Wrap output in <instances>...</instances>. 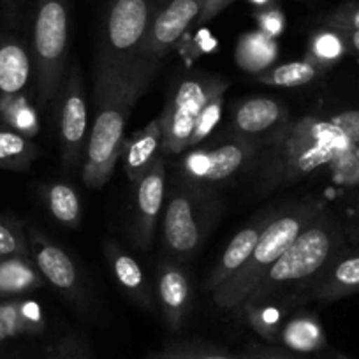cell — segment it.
<instances>
[{
  "label": "cell",
  "mask_w": 359,
  "mask_h": 359,
  "mask_svg": "<svg viewBox=\"0 0 359 359\" xmlns=\"http://www.w3.org/2000/svg\"><path fill=\"white\" fill-rule=\"evenodd\" d=\"M158 65L161 62L144 58H136L123 67L95 65V118L81 168V180L88 189H101L111 178L122 157L130 113L154 81Z\"/></svg>",
  "instance_id": "6da1fadb"
},
{
  "label": "cell",
  "mask_w": 359,
  "mask_h": 359,
  "mask_svg": "<svg viewBox=\"0 0 359 359\" xmlns=\"http://www.w3.org/2000/svg\"><path fill=\"white\" fill-rule=\"evenodd\" d=\"M340 252H344V231L337 217L323 210L262 273L240 310L269 303L280 305L292 294H305Z\"/></svg>",
  "instance_id": "7a4b0ae2"
},
{
  "label": "cell",
  "mask_w": 359,
  "mask_h": 359,
  "mask_svg": "<svg viewBox=\"0 0 359 359\" xmlns=\"http://www.w3.org/2000/svg\"><path fill=\"white\" fill-rule=\"evenodd\" d=\"M323 210L320 201L306 199V201L294 203L287 208L273 212L248 261L229 280L224 282L219 289L212 292L215 305L222 312H238L247 302L262 273L294 243L302 231Z\"/></svg>",
  "instance_id": "3957f363"
},
{
  "label": "cell",
  "mask_w": 359,
  "mask_h": 359,
  "mask_svg": "<svg viewBox=\"0 0 359 359\" xmlns=\"http://www.w3.org/2000/svg\"><path fill=\"white\" fill-rule=\"evenodd\" d=\"M348 144L333 122L303 118L273 137L261 176L269 187L294 182L333 162Z\"/></svg>",
  "instance_id": "277c9868"
},
{
  "label": "cell",
  "mask_w": 359,
  "mask_h": 359,
  "mask_svg": "<svg viewBox=\"0 0 359 359\" xmlns=\"http://www.w3.org/2000/svg\"><path fill=\"white\" fill-rule=\"evenodd\" d=\"M69 9V0H36L32 71L41 111H48L51 104H57L67 72Z\"/></svg>",
  "instance_id": "5b68a950"
},
{
  "label": "cell",
  "mask_w": 359,
  "mask_h": 359,
  "mask_svg": "<svg viewBox=\"0 0 359 359\" xmlns=\"http://www.w3.org/2000/svg\"><path fill=\"white\" fill-rule=\"evenodd\" d=\"M220 199L210 189L182 182L169 196L162 219V238L168 254L187 259L201 248L220 215Z\"/></svg>",
  "instance_id": "8992f818"
},
{
  "label": "cell",
  "mask_w": 359,
  "mask_h": 359,
  "mask_svg": "<svg viewBox=\"0 0 359 359\" xmlns=\"http://www.w3.org/2000/svg\"><path fill=\"white\" fill-rule=\"evenodd\" d=\"M227 88V79L205 74L187 76L176 83L164 109L157 116L162 130V155L189 150L198 116L213 97L226 94Z\"/></svg>",
  "instance_id": "52a82bcc"
},
{
  "label": "cell",
  "mask_w": 359,
  "mask_h": 359,
  "mask_svg": "<svg viewBox=\"0 0 359 359\" xmlns=\"http://www.w3.org/2000/svg\"><path fill=\"white\" fill-rule=\"evenodd\" d=\"M151 0H109L101 27L95 65L123 67L140 55L151 16Z\"/></svg>",
  "instance_id": "ba28073f"
},
{
  "label": "cell",
  "mask_w": 359,
  "mask_h": 359,
  "mask_svg": "<svg viewBox=\"0 0 359 359\" xmlns=\"http://www.w3.org/2000/svg\"><path fill=\"white\" fill-rule=\"evenodd\" d=\"M58 136H60L62 168L72 172L85 162L86 141H88V111H86L85 81L81 67L71 62L62 83L57 101Z\"/></svg>",
  "instance_id": "9c48e42d"
},
{
  "label": "cell",
  "mask_w": 359,
  "mask_h": 359,
  "mask_svg": "<svg viewBox=\"0 0 359 359\" xmlns=\"http://www.w3.org/2000/svg\"><path fill=\"white\" fill-rule=\"evenodd\" d=\"M259 143L234 136L213 148L194 150L182 162L184 182L198 187H219L250 168L257 157Z\"/></svg>",
  "instance_id": "30bf717a"
},
{
  "label": "cell",
  "mask_w": 359,
  "mask_h": 359,
  "mask_svg": "<svg viewBox=\"0 0 359 359\" xmlns=\"http://www.w3.org/2000/svg\"><path fill=\"white\" fill-rule=\"evenodd\" d=\"M205 8V0H162L155 6L147 37L137 58L161 62L189 27L198 22Z\"/></svg>",
  "instance_id": "8fae6325"
},
{
  "label": "cell",
  "mask_w": 359,
  "mask_h": 359,
  "mask_svg": "<svg viewBox=\"0 0 359 359\" xmlns=\"http://www.w3.org/2000/svg\"><path fill=\"white\" fill-rule=\"evenodd\" d=\"M27 236H29L30 257L34 259L44 280L50 282L65 299L78 305L79 309L86 306L88 294L71 255L34 227H30Z\"/></svg>",
  "instance_id": "7c38bea8"
},
{
  "label": "cell",
  "mask_w": 359,
  "mask_h": 359,
  "mask_svg": "<svg viewBox=\"0 0 359 359\" xmlns=\"http://www.w3.org/2000/svg\"><path fill=\"white\" fill-rule=\"evenodd\" d=\"M165 162L164 155L154 162L150 169L136 184V205H134L133 240L141 250H148L154 241L158 217L164 205Z\"/></svg>",
  "instance_id": "4fadbf2b"
},
{
  "label": "cell",
  "mask_w": 359,
  "mask_h": 359,
  "mask_svg": "<svg viewBox=\"0 0 359 359\" xmlns=\"http://www.w3.org/2000/svg\"><path fill=\"white\" fill-rule=\"evenodd\" d=\"M289 120V111L280 101L269 97H248L238 102L233 113V129L236 136L250 140L268 134L280 133Z\"/></svg>",
  "instance_id": "5bb4252c"
},
{
  "label": "cell",
  "mask_w": 359,
  "mask_h": 359,
  "mask_svg": "<svg viewBox=\"0 0 359 359\" xmlns=\"http://www.w3.org/2000/svg\"><path fill=\"white\" fill-rule=\"evenodd\" d=\"M157 299L165 324L171 330L184 326L192 302L191 282L184 266L175 261L162 262L157 275Z\"/></svg>",
  "instance_id": "9a60e30c"
},
{
  "label": "cell",
  "mask_w": 359,
  "mask_h": 359,
  "mask_svg": "<svg viewBox=\"0 0 359 359\" xmlns=\"http://www.w3.org/2000/svg\"><path fill=\"white\" fill-rule=\"evenodd\" d=\"M273 212H266L264 215L257 217L255 220H252L248 226H245L243 229L238 231L233 236V240L229 241V245L226 247V250L222 252V255L217 261L215 268L210 273L208 280H206L205 289L208 292H213L215 289H219L224 282L229 280L238 269L248 261V257L254 252L255 245H257L259 236L264 231V227L268 226L269 219H271Z\"/></svg>",
  "instance_id": "2e32d148"
},
{
  "label": "cell",
  "mask_w": 359,
  "mask_h": 359,
  "mask_svg": "<svg viewBox=\"0 0 359 359\" xmlns=\"http://www.w3.org/2000/svg\"><path fill=\"white\" fill-rule=\"evenodd\" d=\"M359 292V250L340 252L305 292L317 302H337Z\"/></svg>",
  "instance_id": "e0dca14e"
},
{
  "label": "cell",
  "mask_w": 359,
  "mask_h": 359,
  "mask_svg": "<svg viewBox=\"0 0 359 359\" xmlns=\"http://www.w3.org/2000/svg\"><path fill=\"white\" fill-rule=\"evenodd\" d=\"M104 257L126 294L141 309L155 310L154 291H151L150 284L144 277L140 262L133 255L127 254L126 250H122V247L116 241L111 240L104 243Z\"/></svg>",
  "instance_id": "ac0fdd59"
},
{
  "label": "cell",
  "mask_w": 359,
  "mask_h": 359,
  "mask_svg": "<svg viewBox=\"0 0 359 359\" xmlns=\"http://www.w3.org/2000/svg\"><path fill=\"white\" fill-rule=\"evenodd\" d=\"M162 155V130L158 118L148 123L140 133L127 137L123 144V151L120 161H123L127 176L134 185L141 180V176L154 165Z\"/></svg>",
  "instance_id": "d6986e66"
},
{
  "label": "cell",
  "mask_w": 359,
  "mask_h": 359,
  "mask_svg": "<svg viewBox=\"0 0 359 359\" xmlns=\"http://www.w3.org/2000/svg\"><path fill=\"white\" fill-rule=\"evenodd\" d=\"M32 72V58L20 41L0 36V95H18Z\"/></svg>",
  "instance_id": "ffe728a7"
},
{
  "label": "cell",
  "mask_w": 359,
  "mask_h": 359,
  "mask_svg": "<svg viewBox=\"0 0 359 359\" xmlns=\"http://www.w3.org/2000/svg\"><path fill=\"white\" fill-rule=\"evenodd\" d=\"M44 285V278L30 255L0 259V299H15Z\"/></svg>",
  "instance_id": "44dd1931"
},
{
  "label": "cell",
  "mask_w": 359,
  "mask_h": 359,
  "mask_svg": "<svg viewBox=\"0 0 359 359\" xmlns=\"http://www.w3.org/2000/svg\"><path fill=\"white\" fill-rule=\"evenodd\" d=\"M44 330V317L36 302L15 298L0 302V344Z\"/></svg>",
  "instance_id": "7402d4cb"
},
{
  "label": "cell",
  "mask_w": 359,
  "mask_h": 359,
  "mask_svg": "<svg viewBox=\"0 0 359 359\" xmlns=\"http://www.w3.org/2000/svg\"><path fill=\"white\" fill-rule=\"evenodd\" d=\"M277 55V39L266 36L261 30L243 34L234 48V60H236L238 67L243 69L245 72H252V74H259V72H264L266 69L273 67Z\"/></svg>",
  "instance_id": "603a6c76"
},
{
  "label": "cell",
  "mask_w": 359,
  "mask_h": 359,
  "mask_svg": "<svg viewBox=\"0 0 359 359\" xmlns=\"http://www.w3.org/2000/svg\"><path fill=\"white\" fill-rule=\"evenodd\" d=\"M41 157V148L30 137L0 127V169L27 171Z\"/></svg>",
  "instance_id": "cb8c5ba5"
},
{
  "label": "cell",
  "mask_w": 359,
  "mask_h": 359,
  "mask_svg": "<svg viewBox=\"0 0 359 359\" xmlns=\"http://www.w3.org/2000/svg\"><path fill=\"white\" fill-rule=\"evenodd\" d=\"M323 67L312 62L310 58L298 62H289V64L275 65V67L266 69L264 72H259L257 81L269 86H284V88H294L312 83L320 74Z\"/></svg>",
  "instance_id": "d4e9b609"
},
{
  "label": "cell",
  "mask_w": 359,
  "mask_h": 359,
  "mask_svg": "<svg viewBox=\"0 0 359 359\" xmlns=\"http://www.w3.org/2000/svg\"><path fill=\"white\" fill-rule=\"evenodd\" d=\"M44 201L51 215L67 227H78L81 220V203L69 184H51L44 191Z\"/></svg>",
  "instance_id": "484cf974"
},
{
  "label": "cell",
  "mask_w": 359,
  "mask_h": 359,
  "mask_svg": "<svg viewBox=\"0 0 359 359\" xmlns=\"http://www.w3.org/2000/svg\"><path fill=\"white\" fill-rule=\"evenodd\" d=\"M0 118L4 120L8 129L16 130L23 136L30 137L39 130L37 113L32 106L23 99V95H0Z\"/></svg>",
  "instance_id": "4316f807"
},
{
  "label": "cell",
  "mask_w": 359,
  "mask_h": 359,
  "mask_svg": "<svg viewBox=\"0 0 359 359\" xmlns=\"http://www.w3.org/2000/svg\"><path fill=\"white\" fill-rule=\"evenodd\" d=\"M280 337L289 348L299 352L319 351L324 345L323 327L312 317H296L289 320Z\"/></svg>",
  "instance_id": "83f0119b"
},
{
  "label": "cell",
  "mask_w": 359,
  "mask_h": 359,
  "mask_svg": "<svg viewBox=\"0 0 359 359\" xmlns=\"http://www.w3.org/2000/svg\"><path fill=\"white\" fill-rule=\"evenodd\" d=\"M345 51H347V44H345V39L341 37V34L338 30L327 29L320 30V32H317L313 36L306 58H310L317 65L326 69L331 67L334 62L340 60L345 55Z\"/></svg>",
  "instance_id": "f1b7e54d"
},
{
  "label": "cell",
  "mask_w": 359,
  "mask_h": 359,
  "mask_svg": "<svg viewBox=\"0 0 359 359\" xmlns=\"http://www.w3.org/2000/svg\"><path fill=\"white\" fill-rule=\"evenodd\" d=\"M30 255L29 236L22 222L0 215V259Z\"/></svg>",
  "instance_id": "f546056e"
},
{
  "label": "cell",
  "mask_w": 359,
  "mask_h": 359,
  "mask_svg": "<svg viewBox=\"0 0 359 359\" xmlns=\"http://www.w3.org/2000/svg\"><path fill=\"white\" fill-rule=\"evenodd\" d=\"M151 359H238L217 348L194 344L168 345L161 352L151 355Z\"/></svg>",
  "instance_id": "4dcf8cb0"
},
{
  "label": "cell",
  "mask_w": 359,
  "mask_h": 359,
  "mask_svg": "<svg viewBox=\"0 0 359 359\" xmlns=\"http://www.w3.org/2000/svg\"><path fill=\"white\" fill-rule=\"evenodd\" d=\"M222 108H224V94L213 97L212 101L205 106V109L201 111V115L198 116V122H196L194 130H192L189 148H192L194 144L201 143L205 137H208L210 134H212V130L215 129V126L219 123L220 115H222Z\"/></svg>",
  "instance_id": "1f68e13d"
},
{
  "label": "cell",
  "mask_w": 359,
  "mask_h": 359,
  "mask_svg": "<svg viewBox=\"0 0 359 359\" xmlns=\"http://www.w3.org/2000/svg\"><path fill=\"white\" fill-rule=\"evenodd\" d=\"M324 23L327 29L338 30V32H359V2L334 9L331 15L324 18Z\"/></svg>",
  "instance_id": "d6a6232c"
},
{
  "label": "cell",
  "mask_w": 359,
  "mask_h": 359,
  "mask_svg": "<svg viewBox=\"0 0 359 359\" xmlns=\"http://www.w3.org/2000/svg\"><path fill=\"white\" fill-rule=\"evenodd\" d=\"M255 22H257L261 32H264L269 37H273V39H277L285 29L284 13H282L280 8L271 4L264 6V8H261L255 13Z\"/></svg>",
  "instance_id": "836d02e7"
},
{
  "label": "cell",
  "mask_w": 359,
  "mask_h": 359,
  "mask_svg": "<svg viewBox=\"0 0 359 359\" xmlns=\"http://www.w3.org/2000/svg\"><path fill=\"white\" fill-rule=\"evenodd\" d=\"M331 122L345 134L351 144H359V111H347L334 116Z\"/></svg>",
  "instance_id": "e575fe53"
},
{
  "label": "cell",
  "mask_w": 359,
  "mask_h": 359,
  "mask_svg": "<svg viewBox=\"0 0 359 359\" xmlns=\"http://www.w3.org/2000/svg\"><path fill=\"white\" fill-rule=\"evenodd\" d=\"M231 4H233V0H205V8H203L201 15H199L198 23L199 25H205L210 20L219 16L224 9L229 8Z\"/></svg>",
  "instance_id": "d590c367"
},
{
  "label": "cell",
  "mask_w": 359,
  "mask_h": 359,
  "mask_svg": "<svg viewBox=\"0 0 359 359\" xmlns=\"http://www.w3.org/2000/svg\"><path fill=\"white\" fill-rule=\"evenodd\" d=\"M243 359H298V358H294V355L284 354V352H278V351L257 348V351H252L250 354L245 355Z\"/></svg>",
  "instance_id": "8d00e7d4"
},
{
  "label": "cell",
  "mask_w": 359,
  "mask_h": 359,
  "mask_svg": "<svg viewBox=\"0 0 359 359\" xmlns=\"http://www.w3.org/2000/svg\"><path fill=\"white\" fill-rule=\"evenodd\" d=\"M340 34L345 39L347 48H352V50L359 53V32H340Z\"/></svg>",
  "instance_id": "74e56055"
},
{
  "label": "cell",
  "mask_w": 359,
  "mask_h": 359,
  "mask_svg": "<svg viewBox=\"0 0 359 359\" xmlns=\"http://www.w3.org/2000/svg\"><path fill=\"white\" fill-rule=\"evenodd\" d=\"M4 6H6V11H8L9 20H13L15 16V9H16V0H4Z\"/></svg>",
  "instance_id": "f35d334b"
},
{
  "label": "cell",
  "mask_w": 359,
  "mask_h": 359,
  "mask_svg": "<svg viewBox=\"0 0 359 359\" xmlns=\"http://www.w3.org/2000/svg\"><path fill=\"white\" fill-rule=\"evenodd\" d=\"M248 2H252V4L257 6V8H264V6L273 4V0H248Z\"/></svg>",
  "instance_id": "ab89813d"
},
{
  "label": "cell",
  "mask_w": 359,
  "mask_h": 359,
  "mask_svg": "<svg viewBox=\"0 0 359 359\" xmlns=\"http://www.w3.org/2000/svg\"><path fill=\"white\" fill-rule=\"evenodd\" d=\"M62 359H65V358H62Z\"/></svg>",
  "instance_id": "60d3db41"
}]
</instances>
